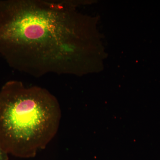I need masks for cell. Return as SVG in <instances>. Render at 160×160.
Here are the masks:
<instances>
[{
  "instance_id": "cell-1",
  "label": "cell",
  "mask_w": 160,
  "mask_h": 160,
  "mask_svg": "<svg viewBox=\"0 0 160 160\" xmlns=\"http://www.w3.org/2000/svg\"><path fill=\"white\" fill-rule=\"evenodd\" d=\"M85 23L68 2L0 0V55L34 77L79 73L88 64Z\"/></svg>"
},
{
  "instance_id": "cell-2",
  "label": "cell",
  "mask_w": 160,
  "mask_h": 160,
  "mask_svg": "<svg viewBox=\"0 0 160 160\" xmlns=\"http://www.w3.org/2000/svg\"><path fill=\"white\" fill-rule=\"evenodd\" d=\"M61 118L57 98L46 89L12 80L0 90V146L9 154L35 157L57 133Z\"/></svg>"
},
{
  "instance_id": "cell-3",
  "label": "cell",
  "mask_w": 160,
  "mask_h": 160,
  "mask_svg": "<svg viewBox=\"0 0 160 160\" xmlns=\"http://www.w3.org/2000/svg\"><path fill=\"white\" fill-rule=\"evenodd\" d=\"M9 154L0 146V160H9Z\"/></svg>"
}]
</instances>
